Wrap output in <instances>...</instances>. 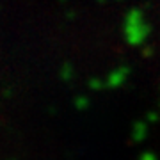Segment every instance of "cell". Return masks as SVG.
<instances>
[{"label": "cell", "mask_w": 160, "mask_h": 160, "mask_svg": "<svg viewBox=\"0 0 160 160\" xmlns=\"http://www.w3.org/2000/svg\"><path fill=\"white\" fill-rule=\"evenodd\" d=\"M125 41L130 46H142L149 38V25L144 22V16L139 11H132L125 20L123 27Z\"/></svg>", "instance_id": "obj_1"}, {"label": "cell", "mask_w": 160, "mask_h": 160, "mask_svg": "<svg viewBox=\"0 0 160 160\" xmlns=\"http://www.w3.org/2000/svg\"><path fill=\"white\" fill-rule=\"evenodd\" d=\"M130 77V68L128 66H118L105 77V87L107 89H119L126 84Z\"/></svg>", "instance_id": "obj_2"}, {"label": "cell", "mask_w": 160, "mask_h": 160, "mask_svg": "<svg viewBox=\"0 0 160 160\" xmlns=\"http://www.w3.org/2000/svg\"><path fill=\"white\" fill-rule=\"evenodd\" d=\"M148 135V121H135L132 125V141L133 142H142Z\"/></svg>", "instance_id": "obj_3"}, {"label": "cell", "mask_w": 160, "mask_h": 160, "mask_svg": "<svg viewBox=\"0 0 160 160\" xmlns=\"http://www.w3.org/2000/svg\"><path fill=\"white\" fill-rule=\"evenodd\" d=\"M73 105L77 110H86L87 107H89V96H86V94H80V96H77L73 100Z\"/></svg>", "instance_id": "obj_4"}, {"label": "cell", "mask_w": 160, "mask_h": 160, "mask_svg": "<svg viewBox=\"0 0 160 160\" xmlns=\"http://www.w3.org/2000/svg\"><path fill=\"white\" fill-rule=\"evenodd\" d=\"M73 75H75V69L71 64H64L62 68H61V78L62 80H69Z\"/></svg>", "instance_id": "obj_5"}, {"label": "cell", "mask_w": 160, "mask_h": 160, "mask_svg": "<svg viewBox=\"0 0 160 160\" xmlns=\"http://www.w3.org/2000/svg\"><path fill=\"white\" fill-rule=\"evenodd\" d=\"M103 87H105V80L103 78L94 77V78L89 80V89H92V91H100V89H103Z\"/></svg>", "instance_id": "obj_6"}, {"label": "cell", "mask_w": 160, "mask_h": 160, "mask_svg": "<svg viewBox=\"0 0 160 160\" xmlns=\"http://www.w3.org/2000/svg\"><path fill=\"white\" fill-rule=\"evenodd\" d=\"M139 160H158V157H157L155 153H151V151H146V153L141 155V158Z\"/></svg>", "instance_id": "obj_7"}, {"label": "cell", "mask_w": 160, "mask_h": 160, "mask_svg": "<svg viewBox=\"0 0 160 160\" xmlns=\"http://www.w3.org/2000/svg\"><path fill=\"white\" fill-rule=\"evenodd\" d=\"M157 119H158V114H157V112H149L148 119H146V121H148V123H155Z\"/></svg>", "instance_id": "obj_8"}]
</instances>
